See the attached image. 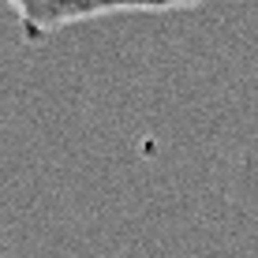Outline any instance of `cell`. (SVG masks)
<instances>
[{
	"mask_svg": "<svg viewBox=\"0 0 258 258\" xmlns=\"http://www.w3.org/2000/svg\"><path fill=\"white\" fill-rule=\"evenodd\" d=\"M15 12L19 34L26 41H41L64 26L97 19V15L116 12H172V8H191L202 0H4Z\"/></svg>",
	"mask_w": 258,
	"mask_h": 258,
	"instance_id": "obj_1",
	"label": "cell"
}]
</instances>
